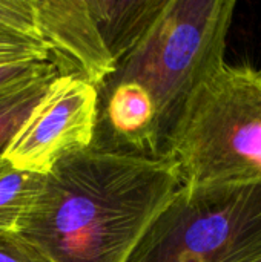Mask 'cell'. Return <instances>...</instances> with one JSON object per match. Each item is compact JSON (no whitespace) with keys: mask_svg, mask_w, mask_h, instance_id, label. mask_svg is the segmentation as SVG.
<instances>
[{"mask_svg":"<svg viewBox=\"0 0 261 262\" xmlns=\"http://www.w3.org/2000/svg\"><path fill=\"white\" fill-rule=\"evenodd\" d=\"M57 75V69L51 63V66L42 74L0 91V158H3L18 126Z\"/></svg>","mask_w":261,"mask_h":262,"instance_id":"9","label":"cell"},{"mask_svg":"<svg viewBox=\"0 0 261 262\" xmlns=\"http://www.w3.org/2000/svg\"><path fill=\"white\" fill-rule=\"evenodd\" d=\"M34 20L58 75L100 88L117 69L86 0H31Z\"/></svg>","mask_w":261,"mask_h":262,"instance_id":"6","label":"cell"},{"mask_svg":"<svg viewBox=\"0 0 261 262\" xmlns=\"http://www.w3.org/2000/svg\"><path fill=\"white\" fill-rule=\"evenodd\" d=\"M126 262H261V186H180Z\"/></svg>","mask_w":261,"mask_h":262,"instance_id":"4","label":"cell"},{"mask_svg":"<svg viewBox=\"0 0 261 262\" xmlns=\"http://www.w3.org/2000/svg\"><path fill=\"white\" fill-rule=\"evenodd\" d=\"M180 186L169 158L89 146L62 157L45 175L17 233L52 262H126Z\"/></svg>","mask_w":261,"mask_h":262,"instance_id":"1","label":"cell"},{"mask_svg":"<svg viewBox=\"0 0 261 262\" xmlns=\"http://www.w3.org/2000/svg\"><path fill=\"white\" fill-rule=\"evenodd\" d=\"M98 31L118 61L145 37L166 0H86Z\"/></svg>","mask_w":261,"mask_h":262,"instance_id":"7","label":"cell"},{"mask_svg":"<svg viewBox=\"0 0 261 262\" xmlns=\"http://www.w3.org/2000/svg\"><path fill=\"white\" fill-rule=\"evenodd\" d=\"M43 175L18 170L0 158V232H18L43 189Z\"/></svg>","mask_w":261,"mask_h":262,"instance_id":"8","label":"cell"},{"mask_svg":"<svg viewBox=\"0 0 261 262\" xmlns=\"http://www.w3.org/2000/svg\"><path fill=\"white\" fill-rule=\"evenodd\" d=\"M0 35L42 41L31 0H0Z\"/></svg>","mask_w":261,"mask_h":262,"instance_id":"10","label":"cell"},{"mask_svg":"<svg viewBox=\"0 0 261 262\" xmlns=\"http://www.w3.org/2000/svg\"><path fill=\"white\" fill-rule=\"evenodd\" d=\"M51 66V61H14L0 63V91L26 81Z\"/></svg>","mask_w":261,"mask_h":262,"instance_id":"13","label":"cell"},{"mask_svg":"<svg viewBox=\"0 0 261 262\" xmlns=\"http://www.w3.org/2000/svg\"><path fill=\"white\" fill-rule=\"evenodd\" d=\"M235 0H166L160 15L114 72L154 100L165 157L197 88L225 63Z\"/></svg>","mask_w":261,"mask_h":262,"instance_id":"3","label":"cell"},{"mask_svg":"<svg viewBox=\"0 0 261 262\" xmlns=\"http://www.w3.org/2000/svg\"><path fill=\"white\" fill-rule=\"evenodd\" d=\"M97 100V88L57 75L12 135L3 158L18 170L48 175L62 157L91 146Z\"/></svg>","mask_w":261,"mask_h":262,"instance_id":"5","label":"cell"},{"mask_svg":"<svg viewBox=\"0 0 261 262\" xmlns=\"http://www.w3.org/2000/svg\"><path fill=\"white\" fill-rule=\"evenodd\" d=\"M168 158L186 187L261 186V69H215L185 106Z\"/></svg>","mask_w":261,"mask_h":262,"instance_id":"2","label":"cell"},{"mask_svg":"<svg viewBox=\"0 0 261 262\" xmlns=\"http://www.w3.org/2000/svg\"><path fill=\"white\" fill-rule=\"evenodd\" d=\"M0 262H52L18 233L0 232Z\"/></svg>","mask_w":261,"mask_h":262,"instance_id":"12","label":"cell"},{"mask_svg":"<svg viewBox=\"0 0 261 262\" xmlns=\"http://www.w3.org/2000/svg\"><path fill=\"white\" fill-rule=\"evenodd\" d=\"M14 61H49L46 45L23 37L0 35V63Z\"/></svg>","mask_w":261,"mask_h":262,"instance_id":"11","label":"cell"}]
</instances>
